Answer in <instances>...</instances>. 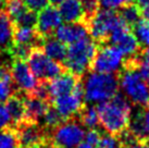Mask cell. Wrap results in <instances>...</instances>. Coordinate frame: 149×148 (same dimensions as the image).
Wrapping results in <instances>:
<instances>
[{"label":"cell","mask_w":149,"mask_h":148,"mask_svg":"<svg viewBox=\"0 0 149 148\" xmlns=\"http://www.w3.org/2000/svg\"><path fill=\"white\" fill-rule=\"evenodd\" d=\"M15 26H29V27H36L37 24V14L35 11L27 9L17 17V20L13 21Z\"/></svg>","instance_id":"cell-29"},{"label":"cell","mask_w":149,"mask_h":148,"mask_svg":"<svg viewBox=\"0 0 149 148\" xmlns=\"http://www.w3.org/2000/svg\"><path fill=\"white\" fill-rule=\"evenodd\" d=\"M75 118L79 120V122L83 126L87 128H96L100 123L98 109L96 106H93V105L91 106L84 105Z\"/></svg>","instance_id":"cell-22"},{"label":"cell","mask_w":149,"mask_h":148,"mask_svg":"<svg viewBox=\"0 0 149 148\" xmlns=\"http://www.w3.org/2000/svg\"><path fill=\"white\" fill-rule=\"evenodd\" d=\"M121 22L122 17L119 12H116V10L101 9L86 21V25L89 36L98 45H104L108 43L113 29Z\"/></svg>","instance_id":"cell-5"},{"label":"cell","mask_w":149,"mask_h":148,"mask_svg":"<svg viewBox=\"0 0 149 148\" xmlns=\"http://www.w3.org/2000/svg\"><path fill=\"white\" fill-rule=\"evenodd\" d=\"M138 58L141 62H145L149 64V45L146 46V48L141 49V51L138 52Z\"/></svg>","instance_id":"cell-38"},{"label":"cell","mask_w":149,"mask_h":148,"mask_svg":"<svg viewBox=\"0 0 149 148\" xmlns=\"http://www.w3.org/2000/svg\"><path fill=\"white\" fill-rule=\"evenodd\" d=\"M10 124H11V118L8 110L4 105L0 103V130L10 126Z\"/></svg>","instance_id":"cell-35"},{"label":"cell","mask_w":149,"mask_h":148,"mask_svg":"<svg viewBox=\"0 0 149 148\" xmlns=\"http://www.w3.org/2000/svg\"><path fill=\"white\" fill-rule=\"evenodd\" d=\"M26 7L35 12H39L42 9L48 6L49 0H24Z\"/></svg>","instance_id":"cell-33"},{"label":"cell","mask_w":149,"mask_h":148,"mask_svg":"<svg viewBox=\"0 0 149 148\" xmlns=\"http://www.w3.org/2000/svg\"><path fill=\"white\" fill-rule=\"evenodd\" d=\"M54 36L57 37L63 44L71 45L88 37L89 33L86 23L84 22H66L65 24L61 23L54 29Z\"/></svg>","instance_id":"cell-11"},{"label":"cell","mask_w":149,"mask_h":148,"mask_svg":"<svg viewBox=\"0 0 149 148\" xmlns=\"http://www.w3.org/2000/svg\"><path fill=\"white\" fill-rule=\"evenodd\" d=\"M100 138H101V133L96 128H88V132H85L84 140L86 143L94 147H98Z\"/></svg>","instance_id":"cell-32"},{"label":"cell","mask_w":149,"mask_h":148,"mask_svg":"<svg viewBox=\"0 0 149 148\" xmlns=\"http://www.w3.org/2000/svg\"><path fill=\"white\" fill-rule=\"evenodd\" d=\"M42 120V126L48 132H50L51 130L57 128L58 125H60L65 119L59 113V111L52 105H50Z\"/></svg>","instance_id":"cell-25"},{"label":"cell","mask_w":149,"mask_h":148,"mask_svg":"<svg viewBox=\"0 0 149 148\" xmlns=\"http://www.w3.org/2000/svg\"><path fill=\"white\" fill-rule=\"evenodd\" d=\"M99 8L106 10H118L122 7L121 0H98Z\"/></svg>","instance_id":"cell-34"},{"label":"cell","mask_w":149,"mask_h":148,"mask_svg":"<svg viewBox=\"0 0 149 148\" xmlns=\"http://www.w3.org/2000/svg\"><path fill=\"white\" fill-rule=\"evenodd\" d=\"M97 109L100 124L110 135L119 137L128 128L132 106L125 95L118 93L112 98L99 103Z\"/></svg>","instance_id":"cell-1"},{"label":"cell","mask_w":149,"mask_h":148,"mask_svg":"<svg viewBox=\"0 0 149 148\" xmlns=\"http://www.w3.org/2000/svg\"><path fill=\"white\" fill-rule=\"evenodd\" d=\"M118 75L121 89L131 103L141 108L149 106V84L137 68L122 66Z\"/></svg>","instance_id":"cell-4"},{"label":"cell","mask_w":149,"mask_h":148,"mask_svg":"<svg viewBox=\"0 0 149 148\" xmlns=\"http://www.w3.org/2000/svg\"><path fill=\"white\" fill-rule=\"evenodd\" d=\"M4 106L8 110L11 123L13 126L25 120V106H24V94L21 91H15L13 95H11L7 100Z\"/></svg>","instance_id":"cell-19"},{"label":"cell","mask_w":149,"mask_h":148,"mask_svg":"<svg viewBox=\"0 0 149 148\" xmlns=\"http://www.w3.org/2000/svg\"><path fill=\"white\" fill-rule=\"evenodd\" d=\"M24 106H25V120L39 122L49 108L50 103L46 100L39 99L33 95L24 94Z\"/></svg>","instance_id":"cell-16"},{"label":"cell","mask_w":149,"mask_h":148,"mask_svg":"<svg viewBox=\"0 0 149 148\" xmlns=\"http://www.w3.org/2000/svg\"><path fill=\"white\" fill-rule=\"evenodd\" d=\"M124 63V56L114 45H98L91 71L101 73H118Z\"/></svg>","instance_id":"cell-8"},{"label":"cell","mask_w":149,"mask_h":148,"mask_svg":"<svg viewBox=\"0 0 149 148\" xmlns=\"http://www.w3.org/2000/svg\"><path fill=\"white\" fill-rule=\"evenodd\" d=\"M81 2H82V6H83L84 12L86 14L87 20L91 17H93L99 10L98 0H81Z\"/></svg>","instance_id":"cell-31"},{"label":"cell","mask_w":149,"mask_h":148,"mask_svg":"<svg viewBox=\"0 0 149 148\" xmlns=\"http://www.w3.org/2000/svg\"><path fill=\"white\" fill-rule=\"evenodd\" d=\"M42 148H63V147H60V146H57V145H54L51 142H49L48 144H46L45 146Z\"/></svg>","instance_id":"cell-41"},{"label":"cell","mask_w":149,"mask_h":148,"mask_svg":"<svg viewBox=\"0 0 149 148\" xmlns=\"http://www.w3.org/2000/svg\"><path fill=\"white\" fill-rule=\"evenodd\" d=\"M133 33L141 46L149 45V20H139L132 27Z\"/></svg>","instance_id":"cell-26"},{"label":"cell","mask_w":149,"mask_h":148,"mask_svg":"<svg viewBox=\"0 0 149 148\" xmlns=\"http://www.w3.org/2000/svg\"><path fill=\"white\" fill-rule=\"evenodd\" d=\"M14 23L6 10H0V51H9L12 48Z\"/></svg>","instance_id":"cell-17"},{"label":"cell","mask_w":149,"mask_h":148,"mask_svg":"<svg viewBox=\"0 0 149 148\" xmlns=\"http://www.w3.org/2000/svg\"><path fill=\"white\" fill-rule=\"evenodd\" d=\"M121 2H122V6H124V4H128L134 2V0H121Z\"/></svg>","instance_id":"cell-43"},{"label":"cell","mask_w":149,"mask_h":148,"mask_svg":"<svg viewBox=\"0 0 149 148\" xmlns=\"http://www.w3.org/2000/svg\"><path fill=\"white\" fill-rule=\"evenodd\" d=\"M63 0H49V2L54 6H58L59 3H61Z\"/></svg>","instance_id":"cell-42"},{"label":"cell","mask_w":149,"mask_h":148,"mask_svg":"<svg viewBox=\"0 0 149 148\" xmlns=\"http://www.w3.org/2000/svg\"><path fill=\"white\" fill-rule=\"evenodd\" d=\"M75 148H95V147L89 145L88 143H86V142H82V143H79Z\"/></svg>","instance_id":"cell-40"},{"label":"cell","mask_w":149,"mask_h":148,"mask_svg":"<svg viewBox=\"0 0 149 148\" xmlns=\"http://www.w3.org/2000/svg\"><path fill=\"white\" fill-rule=\"evenodd\" d=\"M15 91V85L13 83L12 76L0 78V103H6V100Z\"/></svg>","instance_id":"cell-28"},{"label":"cell","mask_w":149,"mask_h":148,"mask_svg":"<svg viewBox=\"0 0 149 148\" xmlns=\"http://www.w3.org/2000/svg\"><path fill=\"white\" fill-rule=\"evenodd\" d=\"M10 70L13 83L17 91L25 95L32 94L35 87L37 86L38 80L35 77L26 60L13 59V63Z\"/></svg>","instance_id":"cell-10"},{"label":"cell","mask_w":149,"mask_h":148,"mask_svg":"<svg viewBox=\"0 0 149 148\" xmlns=\"http://www.w3.org/2000/svg\"><path fill=\"white\" fill-rule=\"evenodd\" d=\"M128 131L139 142H149V106L143 107V110L131 119Z\"/></svg>","instance_id":"cell-14"},{"label":"cell","mask_w":149,"mask_h":148,"mask_svg":"<svg viewBox=\"0 0 149 148\" xmlns=\"http://www.w3.org/2000/svg\"><path fill=\"white\" fill-rule=\"evenodd\" d=\"M97 49L98 44L89 36L73 43L68 47L66 57L62 64L66 71L82 77L86 71L91 70V62L94 60Z\"/></svg>","instance_id":"cell-2"},{"label":"cell","mask_w":149,"mask_h":148,"mask_svg":"<svg viewBox=\"0 0 149 148\" xmlns=\"http://www.w3.org/2000/svg\"><path fill=\"white\" fill-rule=\"evenodd\" d=\"M42 48L48 57H50L56 61L61 62V63L64 61V59L66 57L68 48L65 47V44H63L57 37H54V34L44 37Z\"/></svg>","instance_id":"cell-20"},{"label":"cell","mask_w":149,"mask_h":148,"mask_svg":"<svg viewBox=\"0 0 149 148\" xmlns=\"http://www.w3.org/2000/svg\"><path fill=\"white\" fill-rule=\"evenodd\" d=\"M119 73V72H118ZM118 73L91 71L84 83V98L88 103H101L119 93Z\"/></svg>","instance_id":"cell-3"},{"label":"cell","mask_w":149,"mask_h":148,"mask_svg":"<svg viewBox=\"0 0 149 148\" xmlns=\"http://www.w3.org/2000/svg\"><path fill=\"white\" fill-rule=\"evenodd\" d=\"M136 4L139 8L141 17L149 20V0H137Z\"/></svg>","instance_id":"cell-36"},{"label":"cell","mask_w":149,"mask_h":148,"mask_svg":"<svg viewBox=\"0 0 149 148\" xmlns=\"http://www.w3.org/2000/svg\"><path fill=\"white\" fill-rule=\"evenodd\" d=\"M119 14H120V17H122V20L124 21L131 29L136 24L138 21L141 20V17L139 8L137 7V4H134L133 2L132 3L122 6L120 8Z\"/></svg>","instance_id":"cell-24"},{"label":"cell","mask_w":149,"mask_h":148,"mask_svg":"<svg viewBox=\"0 0 149 148\" xmlns=\"http://www.w3.org/2000/svg\"><path fill=\"white\" fill-rule=\"evenodd\" d=\"M27 61L31 70L38 81L48 82L66 71L61 62L56 61L45 54L42 46L32 48L27 57Z\"/></svg>","instance_id":"cell-6"},{"label":"cell","mask_w":149,"mask_h":148,"mask_svg":"<svg viewBox=\"0 0 149 148\" xmlns=\"http://www.w3.org/2000/svg\"><path fill=\"white\" fill-rule=\"evenodd\" d=\"M85 131L76 118L64 120L62 123L49 132L50 142L63 148H75L82 143Z\"/></svg>","instance_id":"cell-7"},{"label":"cell","mask_w":149,"mask_h":148,"mask_svg":"<svg viewBox=\"0 0 149 148\" xmlns=\"http://www.w3.org/2000/svg\"><path fill=\"white\" fill-rule=\"evenodd\" d=\"M99 148H123L121 145L120 140L118 137L113 135H110L109 133L102 135L101 134V138L98 144Z\"/></svg>","instance_id":"cell-30"},{"label":"cell","mask_w":149,"mask_h":148,"mask_svg":"<svg viewBox=\"0 0 149 148\" xmlns=\"http://www.w3.org/2000/svg\"><path fill=\"white\" fill-rule=\"evenodd\" d=\"M79 78H81L79 76H76L75 74L65 71L52 80L48 81V88H49L50 97H51V103L54 98H57L59 96H63L71 93Z\"/></svg>","instance_id":"cell-13"},{"label":"cell","mask_w":149,"mask_h":148,"mask_svg":"<svg viewBox=\"0 0 149 148\" xmlns=\"http://www.w3.org/2000/svg\"><path fill=\"white\" fill-rule=\"evenodd\" d=\"M42 40H44V37L38 33L36 27L14 25V34H13L14 44L37 47V46L42 45Z\"/></svg>","instance_id":"cell-18"},{"label":"cell","mask_w":149,"mask_h":148,"mask_svg":"<svg viewBox=\"0 0 149 148\" xmlns=\"http://www.w3.org/2000/svg\"><path fill=\"white\" fill-rule=\"evenodd\" d=\"M85 98H84V83L82 77L76 83L73 91L63 96H59L52 100L51 105L54 106L59 113L64 119L75 118L79 111L83 108Z\"/></svg>","instance_id":"cell-9"},{"label":"cell","mask_w":149,"mask_h":148,"mask_svg":"<svg viewBox=\"0 0 149 148\" xmlns=\"http://www.w3.org/2000/svg\"><path fill=\"white\" fill-rule=\"evenodd\" d=\"M58 9L64 22L86 23V14L84 12L81 0H63L58 4Z\"/></svg>","instance_id":"cell-15"},{"label":"cell","mask_w":149,"mask_h":148,"mask_svg":"<svg viewBox=\"0 0 149 148\" xmlns=\"http://www.w3.org/2000/svg\"><path fill=\"white\" fill-rule=\"evenodd\" d=\"M138 71L141 74V76L144 77L146 82L149 84V64L145 63V62H141L139 60V64H138Z\"/></svg>","instance_id":"cell-37"},{"label":"cell","mask_w":149,"mask_h":148,"mask_svg":"<svg viewBox=\"0 0 149 148\" xmlns=\"http://www.w3.org/2000/svg\"><path fill=\"white\" fill-rule=\"evenodd\" d=\"M62 21L59 9L54 4H48L38 12L36 29L42 37L49 36L54 34V29L62 23Z\"/></svg>","instance_id":"cell-12"},{"label":"cell","mask_w":149,"mask_h":148,"mask_svg":"<svg viewBox=\"0 0 149 148\" xmlns=\"http://www.w3.org/2000/svg\"><path fill=\"white\" fill-rule=\"evenodd\" d=\"M0 148H21L17 132L13 126L0 130Z\"/></svg>","instance_id":"cell-23"},{"label":"cell","mask_w":149,"mask_h":148,"mask_svg":"<svg viewBox=\"0 0 149 148\" xmlns=\"http://www.w3.org/2000/svg\"><path fill=\"white\" fill-rule=\"evenodd\" d=\"M123 148H149V142H135Z\"/></svg>","instance_id":"cell-39"},{"label":"cell","mask_w":149,"mask_h":148,"mask_svg":"<svg viewBox=\"0 0 149 148\" xmlns=\"http://www.w3.org/2000/svg\"><path fill=\"white\" fill-rule=\"evenodd\" d=\"M27 9L29 8L26 7L24 0H6L4 10L7 11L9 17L12 19V21L17 20Z\"/></svg>","instance_id":"cell-27"},{"label":"cell","mask_w":149,"mask_h":148,"mask_svg":"<svg viewBox=\"0 0 149 148\" xmlns=\"http://www.w3.org/2000/svg\"><path fill=\"white\" fill-rule=\"evenodd\" d=\"M114 46H116L121 50L123 56L126 58L136 56L141 49V44L138 43L134 33H132V29L126 32L119 40L116 41Z\"/></svg>","instance_id":"cell-21"}]
</instances>
